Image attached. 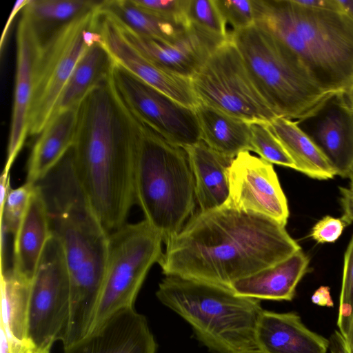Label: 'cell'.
Instances as JSON below:
<instances>
[{
    "label": "cell",
    "instance_id": "3",
    "mask_svg": "<svg viewBox=\"0 0 353 353\" xmlns=\"http://www.w3.org/2000/svg\"><path fill=\"white\" fill-rule=\"evenodd\" d=\"M36 183L46 204L51 232L62 246L70 275V319L62 341L65 347L92 329L105 273L110 234L76 175L72 149Z\"/></svg>",
    "mask_w": 353,
    "mask_h": 353
},
{
    "label": "cell",
    "instance_id": "17",
    "mask_svg": "<svg viewBox=\"0 0 353 353\" xmlns=\"http://www.w3.org/2000/svg\"><path fill=\"white\" fill-rule=\"evenodd\" d=\"M156 349L145 317L134 307L117 311L64 347L65 353H155Z\"/></svg>",
    "mask_w": 353,
    "mask_h": 353
},
{
    "label": "cell",
    "instance_id": "40",
    "mask_svg": "<svg viewBox=\"0 0 353 353\" xmlns=\"http://www.w3.org/2000/svg\"><path fill=\"white\" fill-rule=\"evenodd\" d=\"M311 301L314 304L319 306H334V301L330 294V288L328 286H320L316 290L312 295Z\"/></svg>",
    "mask_w": 353,
    "mask_h": 353
},
{
    "label": "cell",
    "instance_id": "7",
    "mask_svg": "<svg viewBox=\"0 0 353 353\" xmlns=\"http://www.w3.org/2000/svg\"><path fill=\"white\" fill-rule=\"evenodd\" d=\"M256 88L277 117L298 120L327 94L308 77L294 54L258 25L230 31Z\"/></svg>",
    "mask_w": 353,
    "mask_h": 353
},
{
    "label": "cell",
    "instance_id": "20",
    "mask_svg": "<svg viewBox=\"0 0 353 353\" xmlns=\"http://www.w3.org/2000/svg\"><path fill=\"white\" fill-rule=\"evenodd\" d=\"M310 259L299 250L283 261L233 282L238 295L256 299L292 301L296 288L308 272Z\"/></svg>",
    "mask_w": 353,
    "mask_h": 353
},
{
    "label": "cell",
    "instance_id": "14",
    "mask_svg": "<svg viewBox=\"0 0 353 353\" xmlns=\"http://www.w3.org/2000/svg\"><path fill=\"white\" fill-rule=\"evenodd\" d=\"M298 126L327 157L336 175H353V110L345 92L327 94L296 120Z\"/></svg>",
    "mask_w": 353,
    "mask_h": 353
},
{
    "label": "cell",
    "instance_id": "22",
    "mask_svg": "<svg viewBox=\"0 0 353 353\" xmlns=\"http://www.w3.org/2000/svg\"><path fill=\"white\" fill-rule=\"evenodd\" d=\"M79 107L54 114L38 135L28 161L26 182L36 183L72 148Z\"/></svg>",
    "mask_w": 353,
    "mask_h": 353
},
{
    "label": "cell",
    "instance_id": "19",
    "mask_svg": "<svg viewBox=\"0 0 353 353\" xmlns=\"http://www.w3.org/2000/svg\"><path fill=\"white\" fill-rule=\"evenodd\" d=\"M256 341L263 353H327L330 346L329 340L307 327L294 312L263 310Z\"/></svg>",
    "mask_w": 353,
    "mask_h": 353
},
{
    "label": "cell",
    "instance_id": "47",
    "mask_svg": "<svg viewBox=\"0 0 353 353\" xmlns=\"http://www.w3.org/2000/svg\"><path fill=\"white\" fill-rule=\"evenodd\" d=\"M37 353H50V350L44 351V352H40Z\"/></svg>",
    "mask_w": 353,
    "mask_h": 353
},
{
    "label": "cell",
    "instance_id": "23",
    "mask_svg": "<svg viewBox=\"0 0 353 353\" xmlns=\"http://www.w3.org/2000/svg\"><path fill=\"white\" fill-rule=\"evenodd\" d=\"M185 149L194 178L200 211L224 205L229 196L227 172L233 159L214 151L202 140Z\"/></svg>",
    "mask_w": 353,
    "mask_h": 353
},
{
    "label": "cell",
    "instance_id": "41",
    "mask_svg": "<svg viewBox=\"0 0 353 353\" xmlns=\"http://www.w3.org/2000/svg\"><path fill=\"white\" fill-rule=\"evenodd\" d=\"M28 1H29V0H18L15 2V3L13 6V8L10 12V14L9 16L8 20L4 27L3 33H2V36H1V41H0L1 51L2 50V47L3 46V43L6 39V37H7V35H8V33L9 31V28H10L15 16H17V13L19 11H21L23 9V8L27 5Z\"/></svg>",
    "mask_w": 353,
    "mask_h": 353
},
{
    "label": "cell",
    "instance_id": "2",
    "mask_svg": "<svg viewBox=\"0 0 353 353\" xmlns=\"http://www.w3.org/2000/svg\"><path fill=\"white\" fill-rule=\"evenodd\" d=\"M141 123L112 79L80 103L72 148L76 175L108 233L126 223L136 203L134 168Z\"/></svg>",
    "mask_w": 353,
    "mask_h": 353
},
{
    "label": "cell",
    "instance_id": "8",
    "mask_svg": "<svg viewBox=\"0 0 353 353\" xmlns=\"http://www.w3.org/2000/svg\"><path fill=\"white\" fill-rule=\"evenodd\" d=\"M101 41L97 7L65 24L41 44L29 112V136L41 132L79 59L89 47Z\"/></svg>",
    "mask_w": 353,
    "mask_h": 353
},
{
    "label": "cell",
    "instance_id": "6",
    "mask_svg": "<svg viewBox=\"0 0 353 353\" xmlns=\"http://www.w3.org/2000/svg\"><path fill=\"white\" fill-rule=\"evenodd\" d=\"M139 122L134 168L135 201L145 220L166 245L194 214V178L185 149Z\"/></svg>",
    "mask_w": 353,
    "mask_h": 353
},
{
    "label": "cell",
    "instance_id": "34",
    "mask_svg": "<svg viewBox=\"0 0 353 353\" xmlns=\"http://www.w3.org/2000/svg\"><path fill=\"white\" fill-rule=\"evenodd\" d=\"M215 3L233 30H243L255 24L257 0H215Z\"/></svg>",
    "mask_w": 353,
    "mask_h": 353
},
{
    "label": "cell",
    "instance_id": "44",
    "mask_svg": "<svg viewBox=\"0 0 353 353\" xmlns=\"http://www.w3.org/2000/svg\"><path fill=\"white\" fill-rule=\"evenodd\" d=\"M1 353H10L8 339L6 333L1 326Z\"/></svg>",
    "mask_w": 353,
    "mask_h": 353
},
{
    "label": "cell",
    "instance_id": "9",
    "mask_svg": "<svg viewBox=\"0 0 353 353\" xmlns=\"http://www.w3.org/2000/svg\"><path fill=\"white\" fill-rule=\"evenodd\" d=\"M162 243L145 219L125 223L110 233L105 273L91 330L117 311L134 306L149 270L163 254Z\"/></svg>",
    "mask_w": 353,
    "mask_h": 353
},
{
    "label": "cell",
    "instance_id": "13",
    "mask_svg": "<svg viewBox=\"0 0 353 353\" xmlns=\"http://www.w3.org/2000/svg\"><path fill=\"white\" fill-rule=\"evenodd\" d=\"M229 196L224 205L267 216L285 226L287 199L272 163L242 152L228 169Z\"/></svg>",
    "mask_w": 353,
    "mask_h": 353
},
{
    "label": "cell",
    "instance_id": "32",
    "mask_svg": "<svg viewBox=\"0 0 353 353\" xmlns=\"http://www.w3.org/2000/svg\"><path fill=\"white\" fill-rule=\"evenodd\" d=\"M35 184L26 182L10 189L1 208V232L15 234L26 212Z\"/></svg>",
    "mask_w": 353,
    "mask_h": 353
},
{
    "label": "cell",
    "instance_id": "38",
    "mask_svg": "<svg viewBox=\"0 0 353 353\" xmlns=\"http://www.w3.org/2000/svg\"><path fill=\"white\" fill-rule=\"evenodd\" d=\"M341 203L343 211V220L347 225L353 222V188L339 187Z\"/></svg>",
    "mask_w": 353,
    "mask_h": 353
},
{
    "label": "cell",
    "instance_id": "39",
    "mask_svg": "<svg viewBox=\"0 0 353 353\" xmlns=\"http://www.w3.org/2000/svg\"><path fill=\"white\" fill-rule=\"evenodd\" d=\"M297 6L313 10L341 11L336 0H292Z\"/></svg>",
    "mask_w": 353,
    "mask_h": 353
},
{
    "label": "cell",
    "instance_id": "18",
    "mask_svg": "<svg viewBox=\"0 0 353 353\" xmlns=\"http://www.w3.org/2000/svg\"><path fill=\"white\" fill-rule=\"evenodd\" d=\"M114 21L125 39L144 57L170 72L189 79L222 44L192 26L181 38L168 41L139 34Z\"/></svg>",
    "mask_w": 353,
    "mask_h": 353
},
{
    "label": "cell",
    "instance_id": "30",
    "mask_svg": "<svg viewBox=\"0 0 353 353\" xmlns=\"http://www.w3.org/2000/svg\"><path fill=\"white\" fill-rule=\"evenodd\" d=\"M187 18L190 26L219 43L230 37L215 0H189Z\"/></svg>",
    "mask_w": 353,
    "mask_h": 353
},
{
    "label": "cell",
    "instance_id": "36",
    "mask_svg": "<svg viewBox=\"0 0 353 353\" xmlns=\"http://www.w3.org/2000/svg\"><path fill=\"white\" fill-rule=\"evenodd\" d=\"M346 225L342 218L325 216L313 226L310 236L317 243H333L342 234Z\"/></svg>",
    "mask_w": 353,
    "mask_h": 353
},
{
    "label": "cell",
    "instance_id": "43",
    "mask_svg": "<svg viewBox=\"0 0 353 353\" xmlns=\"http://www.w3.org/2000/svg\"><path fill=\"white\" fill-rule=\"evenodd\" d=\"M341 11L353 20V0H336Z\"/></svg>",
    "mask_w": 353,
    "mask_h": 353
},
{
    "label": "cell",
    "instance_id": "15",
    "mask_svg": "<svg viewBox=\"0 0 353 353\" xmlns=\"http://www.w3.org/2000/svg\"><path fill=\"white\" fill-rule=\"evenodd\" d=\"M99 31L114 63L179 103L194 110L199 105L191 79L170 72L150 61L130 43L110 16L100 12Z\"/></svg>",
    "mask_w": 353,
    "mask_h": 353
},
{
    "label": "cell",
    "instance_id": "29",
    "mask_svg": "<svg viewBox=\"0 0 353 353\" xmlns=\"http://www.w3.org/2000/svg\"><path fill=\"white\" fill-rule=\"evenodd\" d=\"M99 2L93 0H29L21 11L29 19L42 45L65 24L96 8Z\"/></svg>",
    "mask_w": 353,
    "mask_h": 353
},
{
    "label": "cell",
    "instance_id": "42",
    "mask_svg": "<svg viewBox=\"0 0 353 353\" xmlns=\"http://www.w3.org/2000/svg\"><path fill=\"white\" fill-rule=\"evenodd\" d=\"M10 190L9 172L3 171L0 179V205H3L7 194Z\"/></svg>",
    "mask_w": 353,
    "mask_h": 353
},
{
    "label": "cell",
    "instance_id": "33",
    "mask_svg": "<svg viewBox=\"0 0 353 353\" xmlns=\"http://www.w3.org/2000/svg\"><path fill=\"white\" fill-rule=\"evenodd\" d=\"M353 314V235L344 254L343 272L336 321L340 334L347 328Z\"/></svg>",
    "mask_w": 353,
    "mask_h": 353
},
{
    "label": "cell",
    "instance_id": "37",
    "mask_svg": "<svg viewBox=\"0 0 353 353\" xmlns=\"http://www.w3.org/2000/svg\"><path fill=\"white\" fill-rule=\"evenodd\" d=\"M329 341L331 353H353V314L343 333L335 330Z\"/></svg>",
    "mask_w": 353,
    "mask_h": 353
},
{
    "label": "cell",
    "instance_id": "45",
    "mask_svg": "<svg viewBox=\"0 0 353 353\" xmlns=\"http://www.w3.org/2000/svg\"><path fill=\"white\" fill-rule=\"evenodd\" d=\"M348 102L353 110V84L345 92Z\"/></svg>",
    "mask_w": 353,
    "mask_h": 353
},
{
    "label": "cell",
    "instance_id": "28",
    "mask_svg": "<svg viewBox=\"0 0 353 353\" xmlns=\"http://www.w3.org/2000/svg\"><path fill=\"white\" fill-rule=\"evenodd\" d=\"M31 282L12 268H1V326L8 336L29 343L27 339L28 316Z\"/></svg>",
    "mask_w": 353,
    "mask_h": 353
},
{
    "label": "cell",
    "instance_id": "21",
    "mask_svg": "<svg viewBox=\"0 0 353 353\" xmlns=\"http://www.w3.org/2000/svg\"><path fill=\"white\" fill-rule=\"evenodd\" d=\"M34 184L26 212L14 235L13 245L12 268L30 282L52 235L43 196L39 186Z\"/></svg>",
    "mask_w": 353,
    "mask_h": 353
},
{
    "label": "cell",
    "instance_id": "12",
    "mask_svg": "<svg viewBox=\"0 0 353 353\" xmlns=\"http://www.w3.org/2000/svg\"><path fill=\"white\" fill-rule=\"evenodd\" d=\"M111 79L132 114L168 141L185 148L201 140L195 110L179 103L116 63Z\"/></svg>",
    "mask_w": 353,
    "mask_h": 353
},
{
    "label": "cell",
    "instance_id": "35",
    "mask_svg": "<svg viewBox=\"0 0 353 353\" xmlns=\"http://www.w3.org/2000/svg\"><path fill=\"white\" fill-rule=\"evenodd\" d=\"M138 7L163 19L190 28L187 18L189 0H132Z\"/></svg>",
    "mask_w": 353,
    "mask_h": 353
},
{
    "label": "cell",
    "instance_id": "24",
    "mask_svg": "<svg viewBox=\"0 0 353 353\" xmlns=\"http://www.w3.org/2000/svg\"><path fill=\"white\" fill-rule=\"evenodd\" d=\"M201 139L219 154L231 159L252 151L250 123L199 103L195 109Z\"/></svg>",
    "mask_w": 353,
    "mask_h": 353
},
{
    "label": "cell",
    "instance_id": "31",
    "mask_svg": "<svg viewBox=\"0 0 353 353\" xmlns=\"http://www.w3.org/2000/svg\"><path fill=\"white\" fill-rule=\"evenodd\" d=\"M250 125L253 152L272 164L283 165L296 170L294 161L271 131L268 123L252 122Z\"/></svg>",
    "mask_w": 353,
    "mask_h": 353
},
{
    "label": "cell",
    "instance_id": "10",
    "mask_svg": "<svg viewBox=\"0 0 353 353\" xmlns=\"http://www.w3.org/2000/svg\"><path fill=\"white\" fill-rule=\"evenodd\" d=\"M199 103L249 123H269L277 116L254 85L236 46H218L191 78Z\"/></svg>",
    "mask_w": 353,
    "mask_h": 353
},
{
    "label": "cell",
    "instance_id": "48",
    "mask_svg": "<svg viewBox=\"0 0 353 353\" xmlns=\"http://www.w3.org/2000/svg\"><path fill=\"white\" fill-rule=\"evenodd\" d=\"M252 353H263V352H261V351H256V352H252Z\"/></svg>",
    "mask_w": 353,
    "mask_h": 353
},
{
    "label": "cell",
    "instance_id": "5",
    "mask_svg": "<svg viewBox=\"0 0 353 353\" xmlns=\"http://www.w3.org/2000/svg\"><path fill=\"white\" fill-rule=\"evenodd\" d=\"M158 299L185 319L197 339L216 353L260 351L256 329L263 309L260 300L231 288L177 276H165Z\"/></svg>",
    "mask_w": 353,
    "mask_h": 353
},
{
    "label": "cell",
    "instance_id": "46",
    "mask_svg": "<svg viewBox=\"0 0 353 353\" xmlns=\"http://www.w3.org/2000/svg\"><path fill=\"white\" fill-rule=\"evenodd\" d=\"M351 185H350V188H353V175L351 177Z\"/></svg>",
    "mask_w": 353,
    "mask_h": 353
},
{
    "label": "cell",
    "instance_id": "27",
    "mask_svg": "<svg viewBox=\"0 0 353 353\" xmlns=\"http://www.w3.org/2000/svg\"><path fill=\"white\" fill-rule=\"evenodd\" d=\"M97 10L139 34L168 41L181 38L191 28L159 18L138 7L132 0L99 1Z\"/></svg>",
    "mask_w": 353,
    "mask_h": 353
},
{
    "label": "cell",
    "instance_id": "25",
    "mask_svg": "<svg viewBox=\"0 0 353 353\" xmlns=\"http://www.w3.org/2000/svg\"><path fill=\"white\" fill-rule=\"evenodd\" d=\"M268 125L294 161L297 171L319 180L336 175L327 157L296 121L276 117Z\"/></svg>",
    "mask_w": 353,
    "mask_h": 353
},
{
    "label": "cell",
    "instance_id": "1",
    "mask_svg": "<svg viewBox=\"0 0 353 353\" xmlns=\"http://www.w3.org/2000/svg\"><path fill=\"white\" fill-rule=\"evenodd\" d=\"M275 220L223 205L199 211L165 245L159 261L165 276L231 284L301 250Z\"/></svg>",
    "mask_w": 353,
    "mask_h": 353
},
{
    "label": "cell",
    "instance_id": "26",
    "mask_svg": "<svg viewBox=\"0 0 353 353\" xmlns=\"http://www.w3.org/2000/svg\"><path fill=\"white\" fill-rule=\"evenodd\" d=\"M114 63L102 41L89 47L67 82L54 114L79 107L92 90L109 79Z\"/></svg>",
    "mask_w": 353,
    "mask_h": 353
},
{
    "label": "cell",
    "instance_id": "11",
    "mask_svg": "<svg viewBox=\"0 0 353 353\" xmlns=\"http://www.w3.org/2000/svg\"><path fill=\"white\" fill-rule=\"evenodd\" d=\"M70 281L63 250L52 234L31 282L27 339L37 352L63 341L69 323Z\"/></svg>",
    "mask_w": 353,
    "mask_h": 353
},
{
    "label": "cell",
    "instance_id": "4",
    "mask_svg": "<svg viewBox=\"0 0 353 353\" xmlns=\"http://www.w3.org/2000/svg\"><path fill=\"white\" fill-rule=\"evenodd\" d=\"M255 24L282 42L323 92H346L353 84V20L342 12L258 0Z\"/></svg>",
    "mask_w": 353,
    "mask_h": 353
},
{
    "label": "cell",
    "instance_id": "16",
    "mask_svg": "<svg viewBox=\"0 0 353 353\" xmlns=\"http://www.w3.org/2000/svg\"><path fill=\"white\" fill-rule=\"evenodd\" d=\"M41 43L23 13L17 30V68L7 159L3 171L9 172L28 136V119L34 88V70Z\"/></svg>",
    "mask_w": 353,
    "mask_h": 353
}]
</instances>
